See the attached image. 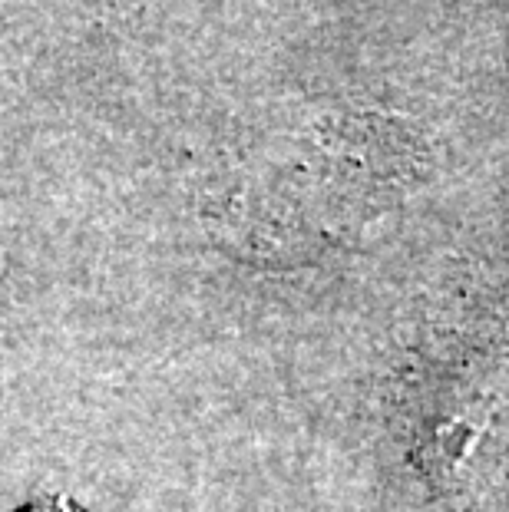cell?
Returning a JSON list of instances; mask_svg holds the SVG:
<instances>
[{"label": "cell", "instance_id": "1", "mask_svg": "<svg viewBox=\"0 0 509 512\" xmlns=\"http://www.w3.org/2000/svg\"><path fill=\"white\" fill-rule=\"evenodd\" d=\"M17 512H86L80 509L77 503H70V499H40V503H30Z\"/></svg>", "mask_w": 509, "mask_h": 512}]
</instances>
